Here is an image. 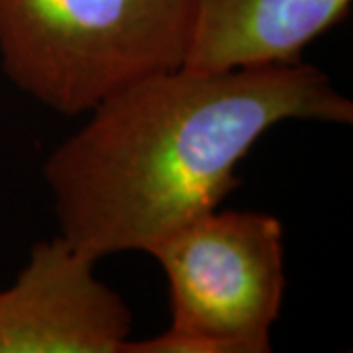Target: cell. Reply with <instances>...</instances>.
Masks as SVG:
<instances>
[{
    "label": "cell",
    "instance_id": "cell-3",
    "mask_svg": "<svg viewBox=\"0 0 353 353\" xmlns=\"http://www.w3.org/2000/svg\"><path fill=\"white\" fill-rule=\"evenodd\" d=\"M171 326L124 353H267L283 306L285 230L263 212L220 210L159 241Z\"/></svg>",
    "mask_w": 353,
    "mask_h": 353
},
{
    "label": "cell",
    "instance_id": "cell-5",
    "mask_svg": "<svg viewBox=\"0 0 353 353\" xmlns=\"http://www.w3.org/2000/svg\"><path fill=\"white\" fill-rule=\"evenodd\" d=\"M353 0H192L181 67L204 73L303 61L304 50L350 12Z\"/></svg>",
    "mask_w": 353,
    "mask_h": 353
},
{
    "label": "cell",
    "instance_id": "cell-1",
    "mask_svg": "<svg viewBox=\"0 0 353 353\" xmlns=\"http://www.w3.org/2000/svg\"><path fill=\"white\" fill-rule=\"evenodd\" d=\"M43 163L59 236L99 261L150 253L240 187L236 169L287 120L347 126L353 102L314 65L179 67L102 101Z\"/></svg>",
    "mask_w": 353,
    "mask_h": 353
},
{
    "label": "cell",
    "instance_id": "cell-2",
    "mask_svg": "<svg viewBox=\"0 0 353 353\" xmlns=\"http://www.w3.org/2000/svg\"><path fill=\"white\" fill-rule=\"evenodd\" d=\"M192 0H0V67L46 108L81 116L179 69Z\"/></svg>",
    "mask_w": 353,
    "mask_h": 353
},
{
    "label": "cell",
    "instance_id": "cell-4",
    "mask_svg": "<svg viewBox=\"0 0 353 353\" xmlns=\"http://www.w3.org/2000/svg\"><path fill=\"white\" fill-rule=\"evenodd\" d=\"M94 263L59 234L38 241L0 290V353H124L132 310Z\"/></svg>",
    "mask_w": 353,
    "mask_h": 353
}]
</instances>
